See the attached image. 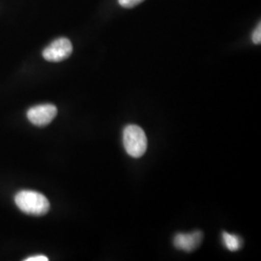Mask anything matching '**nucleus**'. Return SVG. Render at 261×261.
<instances>
[{
	"label": "nucleus",
	"mask_w": 261,
	"mask_h": 261,
	"mask_svg": "<svg viewBox=\"0 0 261 261\" xmlns=\"http://www.w3.org/2000/svg\"><path fill=\"white\" fill-rule=\"evenodd\" d=\"M19 210L31 216H44L49 210V201L46 196L34 191H20L15 196Z\"/></svg>",
	"instance_id": "nucleus-1"
},
{
	"label": "nucleus",
	"mask_w": 261,
	"mask_h": 261,
	"mask_svg": "<svg viewBox=\"0 0 261 261\" xmlns=\"http://www.w3.org/2000/svg\"><path fill=\"white\" fill-rule=\"evenodd\" d=\"M123 143L126 152L133 158H140L147 149V138L138 125H128L123 132Z\"/></svg>",
	"instance_id": "nucleus-2"
},
{
	"label": "nucleus",
	"mask_w": 261,
	"mask_h": 261,
	"mask_svg": "<svg viewBox=\"0 0 261 261\" xmlns=\"http://www.w3.org/2000/svg\"><path fill=\"white\" fill-rule=\"evenodd\" d=\"M73 53V46L69 39L59 38L55 40L43 50V57L49 62H61Z\"/></svg>",
	"instance_id": "nucleus-3"
},
{
	"label": "nucleus",
	"mask_w": 261,
	"mask_h": 261,
	"mask_svg": "<svg viewBox=\"0 0 261 261\" xmlns=\"http://www.w3.org/2000/svg\"><path fill=\"white\" fill-rule=\"evenodd\" d=\"M56 114L57 109L55 105L45 103L31 108L28 112V118L35 126L44 127L56 118Z\"/></svg>",
	"instance_id": "nucleus-4"
},
{
	"label": "nucleus",
	"mask_w": 261,
	"mask_h": 261,
	"mask_svg": "<svg viewBox=\"0 0 261 261\" xmlns=\"http://www.w3.org/2000/svg\"><path fill=\"white\" fill-rule=\"evenodd\" d=\"M203 234L200 231H195L193 233H179L174 237V246L185 252H193L200 245Z\"/></svg>",
	"instance_id": "nucleus-5"
},
{
	"label": "nucleus",
	"mask_w": 261,
	"mask_h": 261,
	"mask_svg": "<svg viewBox=\"0 0 261 261\" xmlns=\"http://www.w3.org/2000/svg\"><path fill=\"white\" fill-rule=\"evenodd\" d=\"M223 240H224V246L231 252L238 251L242 247V240L237 235L224 232L223 233Z\"/></svg>",
	"instance_id": "nucleus-6"
},
{
	"label": "nucleus",
	"mask_w": 261,
	"mask_h": 261,
	"mask_svg": "<svg viewBox=\"0 0 261 261\" xmlns=\"http://www.w3.org/2000/svg\"><path fill=\"white\" fill-rule=\"evenodd\" d=\"M144 0H118V3L124 8H134Z\"/></svg>",
	"instance_id": "nucleus-7"
},
{
	"label": "nucleus",
	"mask_w": 261,
	"mask_h": 261,
	"mask_svg": "<svg viewBox=\"0 0 261 261\" xmlns=\"http://www.w3.org/2000/svg\"><path fill=\"white\" fill-rule=\"evenodd\" d=\"M252 42L256 45H259L261 43V24L259 23L257 25V28H255V30L252 33Z\"/></svg>",
	"instance_id": "nucleus-8"
},
{
	"label": "nucleus",
	"mask_w": 261,
	"mask_h": 261,
	"mask_svg": "<svg viewBox=\"0 0 261 261\" xmlns=\"http://www.w3.org/2000/svg\"><path fill=\"white\" fill-rule=\"evenodd\" d=\"M48 258L45 255H35V256H30L25 259V261H47Z\"/></svg>",
	"instance_id": "nucleus-9"
}]
</instances>
